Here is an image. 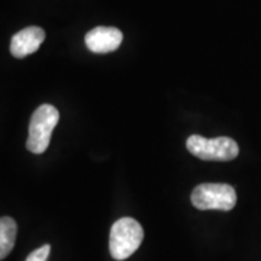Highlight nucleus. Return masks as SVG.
<instances>
[{
    "label": "nucleus",
    "mask_w": 261,
    "mask_h": 261,
    "mask_svg": "<svg viewBox=\"0 0 261 261\" xmlns=\"http://www.w3.org/2000/svg\"><path fill=\"white\" fill-rule=\"evenodd\" d=\"M186 147L190 154L205 161H231L240 154L238 144L229 137L207 140L200 135H190Z\"/></svg>",
    "instance_id": "20e7f679"
},
{
    "label": "nucleus",
    "mask_w": 261,
    "mask_h": 261,
    "mask_svg": "<svg viewBox=\"0 0 261 261\" xmlns=\"http://www.w3.org/2000/svg\"><path fill=\"white\" fill-rule=\"evenodd\" d=\"M192 203L199 211H232L237 203V192L225 183H203L192 192Z\"/></svg>",
    "instance_id": "7ed1b4c3"
},
{
    "label": "nucleus",
    "mask_w": 261,
    "mask_h": 261,
    "mask_svg": "<svg viewBox=\"0 0 261 261\" xmlns=\"http://www.w3.org/2000/svg\"><path fill=\"white\" fill-rule=\"evenodd\" d=\"M18 233V225L10 218L3 216L0 219V258L5 260L15 247Z\"/></svg>",
    "instance_id": "0eeeda50"
},
{
    "label": "nucleus",
    "mask_w": 261,
    "mask_h": 261,
    "mask_svg": "<svg viewBox=\"0 0 261 261\" xmlns=\"http://www.w3.org/2000/svg\"><path fill=\"white\" fill-rule=\"evenodd\" d=\"M123 34L113 27H97L89 31L84 37L86 47L94 54H108L118 49L122 44Z\"/></svg>",
    "instance_id": "39448f33"
},
{
    "label": "nucleus",
    "mask_w": 261,
    "mask_h": 261,
    "mask_svg": "<svg viewBox=\"0 0 261 261\" xmlns=\"http://www.w3.org/2000/svg\"><path fill=\"white\" fill-rule=\"evenodd\" d=\"M60 121L58 109L53 105H41L29 122L27 148L34 154H42L49 145L51 134Z\"/></svg>",
    "instance_id": "f03ea898"
},
{
    "label": "nucleus",
    "mask_w": 261,
    "mask_h": 261,
    "mask_svg": "<svg viewBox=\"0 0 261 261\" xmlns=\"http://www.w3.org/2000/svg\"><path fill=\"white\" fill-rule=\"evenodd\" d=\"M45 39V31L39 27H28L15 34L10 41V54L16 58L34 54Z\"/></svg>",
    "instance_id": "423d86ee"
},
{
    "label": "nucleus",
    "mask_w": 261,
    "mask_h": 261,
    "mask_svg": "<svg viewBox=\"0 0 261 261\" xmlns=\"http://www.w3.org/2000/svg\"><path fill=\"white\" fill-rule=\"evenodd\" d=\"M144 229L134 218H121L111 228L109 251L115 260H126L140 248Z\"/></svg>",
    "instance_id": "f257e3e1"
},
{
    "label": "nucleus",
    "mask_w": 261,
    "mask_h": 261,
    "mask_svg": "<svg viewBox=\"0 0 261 261\" xmlns=\"http://www.w3.org/2000/svg\"><path fill=\"white\" fill-rule=\"evenodd\" d=\"M49 252H51V245L45 244L41 248H38L35 251L31 252L25 261H47Z\"/></svg>",
    "instance_id": "6e6552de"
}]
</instances>
